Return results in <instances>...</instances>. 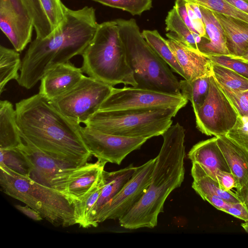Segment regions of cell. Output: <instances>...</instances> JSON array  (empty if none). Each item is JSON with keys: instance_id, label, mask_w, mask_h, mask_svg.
<instances>
[{"instance_id": "obj_1", "label": "cell", "mask_w": 248, "mask_h": 248, "mask_svg": "<svg viewBox=\"0 0 248 248\" xmlns=\"http://www.w3.org/2000/svg\"><path fill=\"white\" fill-rule=\"evenodd\" d=\"M17 126L23 141L72 167L85 165L92 155L82 138L80 124L37 93L16 104Z\"/></svg>"}, {"instance_id": "obj_2", "label": "cell", "mask_w": 248, "mask_h": 248, "mask_svg": "<svg viewBox=\"0 0 248 248\" xmlns=\"http://www.w3.org/2000/svg\"><path fill=\"white\" fill-rule=\"evenodd\" d=\"M63 11L62 20L49 35L31 42L17 81L20 86L31 89L48 70L81 55L93 39L99 25L93 7L72 10L64 5Z\"/></svg>"}, {"instance_id": "obj_3", "label": "cell", "mask_w": 248, "mask_h": 248, "mask_svg": "<svg viewBox=\"0 0 248 248\" xmlns=\"http://www.w3.org/2000/svg\"><path fill=\"white\" fill-rule=\"evenodd\" d=\"M163 141L156 157L150 184L140 199L119 219L129 230L153 228L170 194L179 187L185 177V129L178 123L162 135Z\"/></svg>"}, {"instance_id": "obj_4", "label": "cell", "mask_w": 248, "mask_h": 248, "mask_svg": "<svg viewBox=\"0 0 248 248\" xmlns=\"http://www.w3.org/2000/svg\"><path fill=\"white\" fill-rule=\"evenodd\" d=\"M136 87L182 94L179 81L144 37L134 19L116 20Z\"/></svg>"}, {"instance_id": "obj_5", "label": "cell", "mask_w": 248, "mask_h": 248, "mask_svg": "<svg viewBox=\"0 0 248 248\" xmlns=\"http://www.w3.org/2000/svg\"><path fill=\"white\" fill-rule=\"evenodd\" d=\"M81 56V69L89 77L113 87L119 84L137 86L116 20L99 24Z\"/></svg>"}, {"instance_id": "obj_6", "label": "cell", "mask_w": 248, "mask_h": 248, "mask_svg": "<svg viewBox=\"0 0 248 248\" xmlns=\"http://www.w3.org/2000/svg\"><path fill=\"white\" fill-rule=\"evenodd\" d=\"M0 185L3 192L22 202L55 226L76 224L73 204L60 191L43 185L0 165Z\"/></svg>"}, {"instance_id": "obj_7", "label": "cell", "mask_w": 248, "mask_h": 248, "mask_svg": "<svg viewBox=\"0 0 248 248\" xmlns=\"http://www.w3.org/2000/svg\"><path fill=\"white\" fill-rule=\"evenodd\" d=\"M181 109L160 108L98 110L85 124L93 130L127 138L150 139L161 135Z\"/></svg>"}, {"instance_id": "obj_8", "label": "cell", "mask_w": 248, "mask_h": 248, "mask_svg": "<svg viewBox=\"0 0 248 248\" xmlns=\"http://www.w3.org/2000/svg\"><path fill=\"white\" fill-rule=\"evenodd\" d=\"M113 87L84 76L72 89L50 101L67 117L84 124L99 109Z\"/></svg>"}, {"instance_id": "obj_9", "label": "cell", "mask_w": 248, "mask_h": 248, "mask_svg": "<svg viewBox=\"0 0 248 248\" xmlns=\"http://www.w3.org/2000/svg\"><path fill=\"white\" fill-rule=\"evenodd\" d=\"M195 115L197 128L207 136L226 135L236 124L239 114L213 75L208 95Z\"/></svg>"}, {"instance_id": "obj_10", "label": "cell", "mask_w": 248, "mask_h": 248, "mask_svg": "<svg viewBox=\"0 0 248 248\" xmlns=\"http://www.w3.org/2000/svg\"><path fill=\"white\" fill-rule=\"evenodd\" d=\"M188 100L182 94L137 87H113L98 110H116L185 107Z\"/></svg>"}, {"instance_id": "obj_11", "label": "cell", "mask_w": 248, "mask_h": 248, "mask_svg": "<svg viewBox=\"0 0 248 248\" xmlns=\"http://www.w3.org/2000/svg\"><path fill=\"white\" fill-rule=\"evenodd\" d=\"M155 161L156 157L137 167L128 182L95 216L93 227L106 220H119L136 204L150 184Z\"/></svg>"}, {"instance_id": "obj_12", "label": "cell", "mask_w": 248, "mask_h": 248, "mask_svg": "<svg viewBox=\"0 0 248 248\" xmlns=\"http://www.w3.org/2000/svg\"><path fill=\"white\" fill-rule=\"evenodd\" d=\"M16 149L27 163L32 180L62 194L67 182L81 167H70L24 141Z\"/></svg>"}, {"instance_id": "obj_13", "label": "cell", "mask_w": 248, "mask_h": 248, "mask_svg": "<svg viewBox=\"0 0 248 248\" xmlns=\"http://www.w3.org/2000/svg\"><path fill=\"white\" fill-rule=\"evenodd\" d=\"M83 140L98 160L120 165L132 152L140 148L146 138H127L102 133L86 126L80 127Z\"/></svg>"}, {"instance_id": "obj_14", "label": "cell", "mask_w": 248, "mask_h": 248, "mask_svg": "<svg viewBox=\"0 0 248 248\" xmlns=\"http://www.w3.org/2000/svg\"><path fill=\"white\" fill-rule=\"evenodd\" d=\"M0 28L18 52L31 42L33 21L21 0H0Z\"/></svg>"}, {"instance_id": "obj_15", "label": "cell", "mask_w": 248, "mask_h": 248, "mask_svg": "<svg viewBox=\"0 0 248 248\" xmlns=\"http://www.w3.org/2000/svg\"><path fill=\"white\" fill-rule=\"evenodd\" d=\"M84 76L81 68L70 61L59 64L44 75L38 93L52 101L72 89Z\"/></svg>"}, {"instance_id": "obj_16", "label": "cell", "mask_w": 248, "mask_h": 248, "mask_svg": "<svg viewBox=\"0 0 248 248\" xmlns=\"http://www.w3.org/2000/svg\"><path fill=\"white\" fill-rule=\"evenodd\" d=\"M166 36L167 43L187 80L213 75L212 62L208 56L188 48L172 32L167 33Z\"/></svg>"}, {"instance_id": "obj_17", "label": "cell", "mask_w": 248, "mask_h": 248, "mask_svg": "<svg viewBox=\"0 0 248 248\" xmlns=\"http://www.w3.org/2000/svg\"><path fill=\"white\" fill-rule=\"evenodd\" d=\"M187 155L192 163L199 164L216 181V175L219 171L231 172L215 136L195 144Z\"/></svg>"}, {"instance_id": "obj_18", "label": "cell", "mask_w": 248, "mask_h": 248, "mask_svg": "<svg viewBox=\"0 0 248 248\" xmlns=\"http://www.w3.org/2000/svg\"><path fill=\"white\" fill-rule=\"evenodd\" d=\"M200 9L208 39L202 37L197 45L199 52L207 56H230L224 32L219 21L212 11L202 6H200Z\"/></svg>"}, {"instance_id": "obj_19", "label": "cell", "mask_w": 248, "mask_h": 248, "mask_svg": "<svg viewBox=\"0 0 248 248\" xmlns=\"http://www.w3.org/2000/svg\"><path fill=\"white\" fill-rule=\"evenodd\" d=\"M107 163L98 159L95 163H87L81 166L66 184L63 194L73 204L96 183Z\"/></svg>"}, {"instance_id": "obj_20", "label": "cell", "mask_w": 248, "mask_h": 248, "mask_svg": "<svg viewBox=\"0 0 248 248\" xmlns=\"http://www.w3.org/2000/svg\"><path fill=\"white\" fill-rule=\"evenodd\" d=\"M213 13L223 28L230 56H241L248 49V23L231 16Z\"/></svg>"}, {"instance_id": "obj_21", "label": "cell", "mask_w": 248, "mask_h": 248, "mask_svg": "<svg viewBox=\"0 0 248 248\" xmlns=\"http://www.w3.org/2000/svg\"><path fill=\"white\" fill-rule=\"evenodd\" d=\"M216 137L231 172L238 181L239 189L248 182V151L226 135Z\"/></svg>"}, {"instance_id": "obj_22", "label": "cell", "mask_w": 248, "mask_h": 248, "mask_svg": "<svg viewBox=\"0 0 248 248\" xmlns=\"http://www.w3.org/2000/svg\"><path fill=\"white\" fill-rule=\"evenodd\" d=\"M136 168L137 167L131 164L118 170L111 172L105 170L103 171L104 186L98 200L92 210L90 227H93V220L96 214L122 188L132 177Z\"/></svg>"}, {"instance_id": "obj_23", "label": "cell", "mask_w": 248, "mask_h": 248, "mask_svg": "<svg viewBox=\"0 0 248 248\" xmlns=\"http://www.w3.org/2000/svg\"><path fill=\"white\" fill-rule=\"evenodd\" d=\"M191 174L193 179L192 187L202 199L209 196H218L228 202H241L235 192L223 189L199 164L192 163Z\"/></svg>"}, {"instance_id": "obj_24", "label": "cell", "mask_w": 248, "mask_h": 248, "mask_svg": "<svg viewBox=\"0 0 248 248\" xmlns=\"http://www.w3.org/2000/svg\"><path fill=\"white\" fill-rule=\"evenodd\" d=\"M23 140L17 126L16 109L12 103L0 101V149H16Z\"/></svg>"}, {"instance_id": "obj_25", "label": "cell", "mask_w": 248, "mask_h": 248, "mask_svg": "<svg viewBox=\"0 0 248 248\" xmlns=\"http://www.w3.org/2000/svg\"><path fill=\"white\" fill-rule=\"evenodd\" d=\"M104 186L102 173L96 183L85 194L73 202L76 224L84 228L90 227L92 210L98 200Z\"/></svg>"}, {"instance_id": "obj_26", "label": "cell", "mask_w": 248, "mask_h": 248, "mask_svg": "<svg viewBox=\"0 0 248 248\" xmlns=\"http://www.w3.org/2000/svg\"><path fill=\"white\" fill-rule=\"evenodd\" d=\"M19 52L15 49L0 46V94L5 91L7 84L12 80H17L19 70L22 66Z\"/></svg>"}, {"instance_id": "obj_27", "label": "cell", "mask_w": 248, "mask_h": 248, "mask_svg": "<svg viewBox=\"0 0 248 248\" xmlns=\"http://www.w3.org/2000/svg\"><path fill=\"white\" fill-rule=\"evenodd\" d=\"M142 36L173 71L187 80L186 76L179 64L174 54L165 40L156 30H143Z\"/></svg>"}, {"instance_id": "obj_28", "label": "cell", "mask_w": 248, "mask_h": 248, "mask_svg": "<svg viewBox=\"0 0 248 248\" xmlns=\"http://www.w3.org/2000/svg\"><path fill=\"white\" fill-rule=\"evenodd\" d=\"M211 76H204L192 80L184 79L179 81L181 93L191 103L194 113L203 104L208 95Z\"/></svg>"}, {"instance_id": "obj_29", "label": "cell", "mask_w": 248, "mask_h": 248, "mask_svg": "<svg viewBox=\"0 0 248 248\" xmlns=\"http://www.w3.org/2000/svg\"><path fill=\"white\" fill-rule=\"evenodd\" d=\"M165 24L167 31L174 34L188 48L200 53L192 32L184 23L174 6L168 13Z\"/></svg>"}, {"instance_id": "obj_30", "label": "cell", "mask_w": 248, "mask_h": 248, "mask_svg": "<svg viewBox=\"0 0 248 248\" xmlns=\"http://www.w3.org/2000/svg\"><path fill=\"white\" fill-rule=\"evenodd\" d=\"M33 21L36 37L43 39L50 34L53 29L40 0H21Z\"/></svg>"}, {"instance_id": "obj_31", "label": "cell", "mask_w": 248, "mask_h": 248, "mask_svg": "<svg viewBox=\"0 0 248 248\" xmlns=\"http://www.w3.org/2000/svg\"><path fill=\"white\" fill-rule=\"evenodd\" d=\"M212 71L218 83L235 90H248V79L232 69L212 63Z\"/></svg>"}, {"instance_id": "obj_32", "label": "cell", "mask_w": 248, "mask_h": 248, "mask_svg": "<svg viewBox=\"0 0 248 248\" xmlns=\"http://www.w3.org/2000/svg\"><path fill=\"white\" fill-rule=\"evenodd\" d=\"M186 2L195 4L212 12L243 20L248 23V15L238 10L226 0H182Z\"/></svg>"}, {"instance_id": "obj_33", "label": "cell", "mask_w": 248, "mask_h": 248, "mask_svg": "<svg viewBox=\"0 0 248 248\" xmlns=\"http://www.w3.org/2000/svg\"><path fill=\"white\" fill-rule=\"evenodd\" d=\"M0 165L23 176H30V170L22 155L16 148L11 150L0 149Z\"/></svg>"}, {"instance_id": "obj_34", "label": "cell", "mask_w": 248, "mask_h": 248, "mask_svg": "<svg viewBox=\"0 0 248 248\" xmlns=\"http://www.w3.org/2000/svg\"><path fill=\"white\" fill-rule=\"evenodd\" d=\"M104 5L120 9L133 16H140L152 7V0H92Z\"/></svg>"}, {"instance_id": "obj_35", "label": "cell", "mask_w": 248, "mask_h": 248, "mask_svg": "<svg viewBox=\"0 0 248 248\" xmlns=\"http://www.w3.org/2000/svg\"><path fill=\"white\" fill-rule=\"evenodd\" d=\"M218 84L237 111L239 116L248 117V90H235L221 84L218 83Z\"/></svg>"}, {"instance_id": "obj_36", "label": "cell", "mask_w": 248, "mask_h": 248, "mask_svg": "<svg viewBox=\"0 0 248 248\" xmlns=\"http://www.w3.org/2000/svg\"><path fill=\"white\" fill-rule=\"evenodd\" d=\"M213 63L232 69L248 79V62L231 56L218 55L208 56Z\"/></svg>"}, {"instance_id": "obj_37", "label": "cell", "mask_w": 248, "mask_h": 248, "mask_svg": "<svg viewBox=\"0 0 248 248\" xmlns=\"http://www.w3.org/2000/svg\"><path fill=\"white\" fill-rule=\"evenodd\" d=\"M226 136L248 151V117L239 116L234 126Z\"/></svg>"}, {"instance_id": "obj_38", "label": "cell", "mask_w": 248, "mask_h": 248, "mask_svg": "<svg viewBox=\"0 0 248 248\" xmlns=\"http://www.w3.org/2000/svg\"><path fill=\"white\" fill-rule=\"evenodd\" d=\"M40 1L53 30L63 18L64 4L61 0H40Z\"/></svg>"}, {"instance_id": "obj_39", "label": "cell", "mask_w": 248, "mask_h": 248, "mask_svg": "<svg viewBox=\"0 0 248 248\" xmlns=\"http://www.w3.org/2000/svg\"><path fill=\"white\" fill-rule=\"evenodd\" d=\"M216 178L220 186L226 191H232L234 188L236 190L239 188L238 181L231 172L219 171L216 175Z\"/></svg>"}, {"instance_id": "obj_40", "label": "cell", "mask_w": 248, "mask_h": 248, "mask_svg": "<svg viewBox=\"0 0 248 248\" xmlns=\"http://www.w3.org/2000/svg\"><path fill=\"white\" fill-rule=\"evenodd\" d=\"M186 6L188 15L195 30L201 36L205 38L208 40V38L206 34L203 20L199 18L196 16L188 3L186 2Z\"/></svg>"}, {"instance_id": "obj_41", "label": "cell", "mask_w": 248, "mask_h": 248, "mask_svg": "<svg viewBox=\"0 0 248 248\" xmlns=\"http://www.w3.org/2000/svg\"><path fill=\"white\" fill-rule=\"evenodd\" d=\"M186 2L182 0H176L175 2V5L174 6L178 14L186 24L187 27L192 32L197 33L196 31L193 27L189 17L188 15L186 6Z\"/></svg>"}, {"instance_id": "obj_42", "label": "cell", "mask_w": 248, "mask_h": 248, "mask_svg": "<svg viewBox=\"0 0 248 248\" xmlns=\"http://www.w3.org/2000/svg\"><path fill=\"white\" fill-rule=\"evenodd\" d=\"M15 207L21 212L34 220L40 221L43 219L38 212L27 205L26 206L16 205Z\"/></svg>"}, {"instance_id": "obj_43", "label": "cell", "mask_w": 248, "mask_h": 248, "mask_svg": "<svg viewBox=\"0 0 248 248\" xmlns=\"http://www.w3.org/2000/svg\"><path fill=\"white\" fill-rule=\"evenodd\" d=\"M235 193L239 201L248 210V182Z\"/></svg>"}, {"instance_id": "obj_44", "label": "cell", "mask_w": 248, "mask_h": 248, "mask_svg": "<svg viewBox=\"0 0 248 248\" xmlns=\"http://www.w3.org/2000/svg\"><path fill=\"white\" fill-rule=\"evenodd\" d=\"M238 10L248 15V1L246 0H226Z\"/></svg>"}, {"instance_id": "obj_45", "label": "cell", "mask_w": 248, "mask_h": 248, "mask_svg": "<svg viewBox=\"0 0 248 248\" xmlns=\"http://www.w3.org/2000/svg\"><path fill=\"white\" fill-rule=\"evenodd\" d=\"M188 3V2H187ZM191 7V8L193 9L195 14L196 16L202 19V14L200 9V6L195 4L189 3H188Z\"/></svg>"}, {"instance_id": "obj_46", "label": "cell", "mask_w": 248, "mask_h": 248, "mask_svg": "<svg viewBox=\"0 0 248 248\" xmlns=\"http://www.w3.org/2000/svg\"><path fill=\"white\" fill-rule=\"evenodd\" d=\"M233 58H237V59H239L242 60L243 61L248 62V49L241 56L238 57H233Z\"/></svg>"}, {"instance_id": "obj_47", "label": "cell", "mask_w": 248, "mask_h": 248, "mask_svg": "<svg viewBox=\"0 0 248 248\" xmlns=\"http://www.w3.org/2000/svg\"><path fill=\"white\" fill-rule=\"evenodd\" d=\"M241 226L243 228L244 230L248 233V221H245L244 222L241 223Z\"/></svg>"}, {"instance_id": "obj_48", "label": "cell", "mask_w": 248, "mask_h": 248, "mask_svg": "<svg viewBox=\"0 0 248 248\" xmlns=\"http://www.w3.org/2000/svg\"><path fill=\"white\" fill-rule=\"evenodd\" d=\"M247 0V1H248V0Z\"/></svg>"}]
</instances>
